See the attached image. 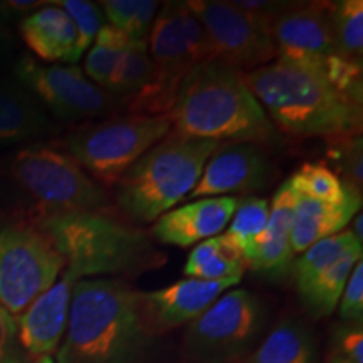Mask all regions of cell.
Wrapping results in <instances>:
<instances>
[{"label": "cell", "instance_id": "cell-38", "mask_svg": "<svg viewBox=\"0 0 363 363\" xmlns=\"http://www.w3.org/2000/svg\"><path fill=\"white\" fill-rule=\"evenodd\" d=\"M13 56V39L7 30L0 29V72H2L12 61Z\"/></svg>", "mask_w": 363, "mask_h": 363}, {"label": "cell", "instance_id": "cell-12", "mask_svg": "<svg viewBox=\"0 0 363 363\" xmlns=\"http://www.w3.org/2000/svg\"><path fill=\"white\" fill-rule=\"evenodd\" d=\"M187 7L206 33L212 61L251 72L274 61L271 29L224 0H190Z\"/></svg>", "mask_w": 363, "mask_h": 363}, {"label": "cell", "instance_id": "cell-8", "mask_svg": "<svg viewBox=\"0 0 363 363\" xmlns=\"http://www.w3.org/2000/svg\"><path fill=\"white\" fill-rule=\"evenodd\" d=\"M51 235L27 212L0 214V305L19 316L65 271Z\"/></svg>", "mask_w": 363, "mask_h": 363}, {"label": "cell", "instance_id": "cell-13", "mask_svg": "<svg viewBox=\"0 0 363 363\" xmlns=\"http://www.w3.org/2000/svg\"><path fill=\"white\" fill-rule=\"evenodd\" d=\"M333 2H288L271 24L276 59L323 72L330 57L340 54L331 21Z\"/></svg>", "mask_w": 363, "mask_h": 363}, {"label": "cell", "instance_id": "cell-40", "mask_svg": "<svg viewBox=\"0 0 363 363\" xmlns=\"http://www.w3.org/2000/svg\"><path fill=\"white\" fill-rule=\"evenodd\" d=\"M27 363H56L52 357H38V358H30Z\"/></svg>", "mask_w": 363, "mask_h": 363}, {"label": "cell", "instance_id": "cell-14", "mask_svg": "<svg viewBox=\"0 0 363 363\" xmlns=\"http://www.w3.org/2000/svg\"><path fill=\"white\" fill-rule=\"evenodd\" d=\"M272 167L254 143H222L208 158L189 199L234 197V194L256 192L271 180Z\"/></svg>", "mask_w": 363, "mask_h": 363}, {"label": "cell", "instance_id": "cell-5", "mask_svg": "<svg viewBox=\"0 0 363 363\" xmlns=\"http://www.w3.org/2000/svg\"><path fill=\"white\" fill-rule=\"evenodd\" d=\"M220 145L172 130L115 185V211L133 225L155 222L189 197L208 158Z\"/></svg>", "mask_w": 363, "mask_h": 363}, {"label": "cell", "instance_id": "cell-25", "mask_svg": "<svg viewBox=\"0 0 363 363\" xmlns=\"http://www.w3.org/2000/svg\"><path fill=\"white\" fill-rule=\"evenodd\" d=\"M269 217V201L262 197L239 199L224 238L247 262L256 256L261 235Z\"/></svg>", "mask_w": 363, "mask_h": 363}, {"label": "cell", "instance_id": "cell-19", "mask_svg": "<svg viewBox=\"0 0 363 363\" xmlns=\"http://www.w3.org/2000/svg\"><path fill=\"white\" fill-rule=\"evenodd\" d=\"M296 194L286 180L276 190L269 202V217L264 233L261 235L256 256L247 262L249 269L261 272L266 278L281 279L289 274L293 262L291 229Z\"/></svg>", "mask_w": 363, "mask_h": 363}, {"label": "cell", "instance_id": "cell-16", "mask_svg": "<svg viewBox=\"0 0 363 363\" xmlns=\"http://www.w3.org/2000/svg\"><path fill=\"white\" fill-rule=\"evenodd\" d=\"M72 286L61 272L56 283L16 318L21 347L29 358L52 357L57 352L69 316Z\"/></svg>", "mask_w": 363, "mask_h": 363}, {"label": "cell", "instance_id": "cell-37", "mask_svg": "<svg viewBox=\"0 0 363 363\" xmlns=\"http://www.w3.org/2000/svg\"><path fill=\"white\" fill-rule=\"evenodd\" d=\"M48 2H34V0H26V2H21V0H9V2H0V12L6 13H13V16H29L38 9L44 7Z\"/></svg>", "mask_w": 363, "mask_h": 363}, {"label": "cell", "instance_id": "cell-26", "mask_svg": "<svg viewBox=\"0 0 363 363\" xmlns=\"http://www.w3.org/2000/svg\"><path fill=\"white\" fill-rule=\"evenodd\" d=\"M152 74V59H150L147 43L130 39L120 65L116 67L115 76H113L110 88H108V93H111L125 110L131 99H135L148 88Z\"/></svg>", "mask_w": 363, "mask_h": 363}, {"label": "cell", "instance_id": "cell-2", "mask_svg": "<svg viewBox=\"0 0 363 363\" xmlns=\"http://www.w3.org/2000/svg\"><path fill=\"white\" fill-rule=\"evenodd\" d=\"M242 78L272 125L286 133L328 142L360 135L362 104L338 93L320 72L274 59Z\"/></svg>", "mask_w": 363, "mask_h": 363}, {"label": "cell", "instance_id": "cell-4", "mask_svg": "<svg viewBox=\"0 0 363 363\" xmlns=\"http://www.w3.org/2000/svg\"><path fill=\"white\" fill-rule=\"evenodd\" d=\"M33 216V214H30ZM65 257L62 274L72 283L158 269L167 256L140 227L115 214L33 216Z\"/></svg>", "mask_w": 363, "mask_h": 363}, {"label": "cell", "instance_id": "cell-34", "mask_svg": "<svg viewBox=\"0 0 363 363\" xmlns=\"http://www.w3.org/2000/svg\"><path fill=\"white\" fill-rule=\"evenodd\" d=\"M29 360L21 347L16 316L0 305V363H27Z\"/></svg>", "mask_w": 363, "mask_h": 363}, {"label": "cell", "instance_id": "cell-29", "mask_svg": "<svg viewBox=\"0 0 363 363\" xmlns=\"http://www.w3.org/2000/svg\"><path fill=\"white\" fill-rule=\"evenodd\" d=\"M288 182L294 194L326 203H342L353 192V189L345 185L333 170L320 162L303 163Z\"/></svg>", "mask_w": 363, "mask_h": 363}, {"label": "cell", "instance_id": "cell-11", "mask_svg": "<svg viewBox=\"0 0 363 363\" xmlns=\"http://www.w3.org/2000/svg\"><path fill=\"white\" fill-rule=\"evenodd\" d=\"M12 78L33 93L56 123L83 125L123 110L111 93L94 84L76 65H44L22 54L13 61Z\"/></svg>", "mask_w": 363, "mask_h": 363}, {"label": "cell", "instance_id": "cell-23", "mask_svg": "<svg viewBox=\"0 0 363 363\" xmlns=\"http://www.w3.org/2000/svg\"><path fill=\"white\" fill-rule=\"evenodd\" d=\"M362 246L352 247L337 261L331 262L325 269L315 274L310 283L303 288L296 289L303 306L311 313L313 316L323 318L337 310L340 296H342L348 276L358 261H362Z\"/></svg>", "mask_w": 363, "mask_h": 363}, {"label": "cell", "instance_id": "cell-20", "mask_svg": "<svg viewBox=\"0 0 363 363\" xmlns=\"http://www.w3.org/2000/svg\"><path fill=\"white\" fill-rule=\"evenodd\" d=\"M19 34L34 59L44 65H72L78 33L71 17L54 2H48L19 22Z\"/></svg>", "mask_w": 363, "mask_h": 363}, {"label": "cell", "instance_id": "cell-27", "mask_svg": "<svg viewBox=\"0 0 363 363\" xmlns=\"http://www.w3.org/2000/svg\"><path fill=\"white\" fill-rule=\"evenodd\" d=\"M128 43L130 39L125 34L110 24H104L89 51L86 52L81 69L94 84L108 91Z\"/></svg>", "mask_w": 363, "mask_h": 363}, {"label": "cell", "instance_id": "cell-3", "mask_svg": "<svg viewBox=\"0 0 363 363\" xmlns=\"http://www.w3.org/2000/svg\"><path fill=\"white\" fill-rule=\"evenodd\" d=\"M167 118L177 133L219 143L261 145L278 136L242 72L216 61L189 76Z\"/></svg>", "mask_w": 363, "mask_h": 363}, {"label": "cell", "instance_id": "cell-36", "mask_svg": "<svg viewBox=\"0 0 363 363\" xmlns=\"http://www.w3.org/2000/svg\"><path fill=\"white\" fill-rule=\"evenodd\" d=\"M6 212H26L24 206H22L21 197L17 195L16 190L7 180L6 174H4L2 162H0V214Z\"/></svg>", "mask_w": 363, "mask_h": 363}, {"label": "cell", "instance_id": "cell-10", "mask_svg": "<svg viewBox=\"0 0 363 363\" xmlns=\"http://www.w3.org/2000/svg\"><path fill=\"white\" fill-rule=\"evenodd\" d=\"M267 320L264 303L247 289H230L190 321L184 353L195 363H230L252 350Z\"/></svg>", "mask_w": 363, "mask_h": 363}, {"label": "cell", "instance_id": "cell-15", "mask_svg": "<svg viewBox=\"0 0 363 363\" xmlns=\"http://www.w3.org/2000/svg\"><path fill=\"white\" fill-rule=\"evenodd\" d=\"M238 281H201L185 278L157 291L140 293V310L150 333H165L201 316Z\"/></svg>", "mask_w": 363, "mask_h": 363}, {"label": "cell", "instance_id": "cell-24", "mask_svg": "<svg viewBox=\"0 0 363 363\" xmlns=\"http://www.w3.org/2000/svg\"><path fill=\"white\" fill-rule=\"evenodd\" d=\"M244 257L227 242L224 235L195 244L184 266L187 278L201 281H239L246 272Z\"/></svg>", "mask_w": 363, "mask_h": 363}, {"label": "cell", "instance_id": "cell-28", "mask_svg": "<svg viewBox=\"0 0 363 363\" xmlns=\"http://www.w3.org/2000/svg\"><path fill=\"white\" fill-rule=\"evenodd\" d=\"M99 7L106 24L131 40L147 43L160 4L153 0H103Z\"/></svg>", "mask_w": 363, "mask_h": 363}, {"label": "cell", "instance_id": "cell-39", "mask_svg": "<svg viewBox=\"0 0 363 363\" xmlns=\"http://www.w3.org/2000/svg\"><path fill=\"white\" fill-rule=\"evenodd\" d=\"M350 224H352L350 233L362 242V240H363V216H362V211L357 212V216L353 217Z\"/></svg>", "mask_w": 363, "mask_h": 363}, {"label": "cell", "instance_id": "cell-31", "mask_svg": "<svg viewBox=\"0 0 363 363\" xmlns=\"http://www.w3.org/2000/svg\"><path fill=\"white\" fill-rule=\"evenodd\" d=\"M54 4L71 17L78 33L74 54H72V65H76L89 51L101 27L106 24V19L99 4L89 2V0H62V2Z\"/></svg>", "mask_w": 363, "mask_h": 363}, {"label": "cell", "instance_id": "cell-41", "mask_svg": "<svg viewBox=\"0 0 363 363\" xmlns=\"http://www.w3.org/2000/svg\"><path fill=\"white\" fill-rule=\"evenodd\" d=\"M328 363H352V362L345 360V358H343V357H340V355H335L333 358H331V360H330Z\"/></svg>", "mask_w": 363, "mask_h": 363}, {"label": "cell", "instance_id": "cell-33", "mask_svg": "<svg viewBox=\"0 0 363 363\" xmlns=\"http://www.w3.org/2000/svg\"><path fill=\"white\" fill-rule=\"evenodd\" d=\"M338 315L347 325H362L363 320V262L358 261L348 276L338 301Z\"/></svg>", "mask_w": 363, "mask_h": 363}, {"label": "cell", "instance_id": "cell-7", "mask_svg": "<svg viewBox=\"0 0 363 363\" xmlns=\"http://www.w3.org/2000/svg\"><path fill=\"white\" fill-rule=\"evenodd\" d=\"M148 54L152 59V81L148 88L125 106L130 115L167 116L174 108L182 86L206 62H212L206 33L187 2L162 4L152 30Z\"/></svg>", "mask_w": 363, "mask_h": 363}, {"label": "cell", "instance_id": "cell-9", "mask_svg": "<svg viewBox=\"0 0 363 363\" xmlns=\"http://www.w3.org/2000/svg\"><path fill=\"white\" fill-rule=\"evenodd\" d=\"M172 131L167 116L115 115L76 125L65 136V152L99 185L115 187L133 163Z\"/></svg>", "mask_w": 363, "mask_h": 363}, {"label": "cell", "instance_id": "cell-6", "mask_svg": "<svg viewBox=\"0 0 363 363\" xmlns=\"http://www.w3.org/2000/svg\"><path fill=\"white\" fill-rule=\"evenodd\" d=\"M0 162L27 214H116L108 190L65 150L29 143Z\"/></svg>", "mask_w": 363, "mask_h": 363}, {"label": "cell", "instance_id": "cell-30", "mask_svg": "<svg viewBox=\"0 0 363 363\" xmlns=\"http://www.w3.org/2000/svg\"><path fill=\"white\" fill-rule=\"evenodd\" d=\"M337 49L342 56L362 62L363 54V2L340 0L331 11Z\"/></svg>", "mask_w": 363, "mask_h": 363}, {"label": "cell", "instance_id": "cell-21", "mask_svg": "<svg viewBox=\"0 0 363 363\" xmlns=\"http://www.w3.org/2000/svg\"><path fill=\"white\" fill-rule=\"evenodd\" d=\"M362 211V194L353 192L342 203H326L296 194L291 229L293 254L305 252L318 240L343 233Z\"/></svg>", "mask_w": 363, "mask_h": 363}, {"label": "cell", "instance_id": "cell-35", "mask_svg": "<svg viewBox=\"0 0 363 363\" xmlns=\"http://www.w3.org/2000/svg\"><path fill=\"white\" fill-rule=\"evenodd\" d=\"M337 355L352 363H363V331L362 325H345L337 331Z\"/></svg>", "mask_w": 363, "mask_h": 363}, {"label": "cell", "instance_id": "cell-32", "mask_svg": "<svg viewBox=\"0 0 363 363\" xmlns=\"http://www.w3.org/2000/svg\"><path fill=\"white\" fill-rule=\"evenodd\" d=\"M331 147L328 155L335 160L338 169V179L345 185L362 194L363 185V157L360 135L345 136V138L330 140Z\"/></svg>", "mask_w": 363, "mask_h": 363}, {"label": "cell", "instance_id": "cell-1", "mask_svg": "<svg viewBox=\"0 0 363 363\" xmlns=\"http://www.w3.org/2000/svg\"><path fill=\"white\" fill-rule=\"evenodd\" d=\"M148 331L140 291L121 278L79 279L72 286L56 363H135Z\"/></svg>", "mask_w": 363, "mask_h": 363}, {"label": "cell", "instance_id": "cell-18", "mask_svg": "<svg viewBox=\"0 0 363 363\" xmlns=\"http://www.w3.org/2000/svg\"><path fill=\"white\" fill-rule=\"evenodd\" d=\"M59 125L16 78L0 79V143H39L57 133Z\"/></svg>", "mask_w": 363, "mask_h": 363}, {"label": "cell", "instance_id": "cell-17", "mask_svg": "<svg viewBox=\"0 0 363 363\" xmlns=\"http://www.w3.org/2000/svg\"><path fill=\"white\" fill-rule=\"evenodd\" d=\"M238 203L239 197L195 199L158 217L152 227V238L177 247H190L216 238L233 219Z\"/></svg>", "mask_w": 363, "mask_h": 363}, {"label": "cell", "instance_id": "cell-22", "mask_svg": "<svg viewBox=\"0 0 363 363\" xmlns=\"http://www.w3.org/2000/svg\"><path fill=\"white\" fill-rule=\"evenodd\" d=\"M247 363H318V345L301 321L286 318L269 331Z\"/></svg>", "mask_w": 363, "mask_h": 363}]
</instances>
